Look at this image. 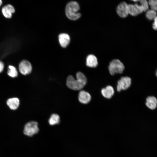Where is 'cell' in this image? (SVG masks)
I'll use <instances>...</instances> for the list:
<instances>
[{
  "label": "cell",
  "mask_w": 157,
  "mask_h": 157,
  "mask_svg": "<svg viewBox=\"0 0 157 157\" xmlns=\"http://www.w3.org/2000/svg\"><path fill=\"white\" fill-rule=\"evenodd\" d=\"M78 99L81 103L83 104H87L90 101L91 96L88 92L82 90L79 92Z\"/></svg>",
  "instance_id": "cell-8"
},
{
  "label": "cell",
  "mask_w": 157,
  "mask_h": 157,
  "mask_svg": "<svg viewBox=\"0 0 157 157\" xmlns=\"http://www.w3.org/2000/svg\"><path fill=\"white\" fill-rule=\"evenodd\" d=\"M116 12L117 15L121 17H126L129 15L128 4L125 1H122L117 6Z\"/></svg>",
  "instance_id": "cell-6"
},
{
  "label": "cell",
  "mask_w": 157,
  "mask_h": 157,
  "mask_svg": "<svg viewBox=\"0 0 157 157\" xmlns=\"http://www.w3.org/2000/svg\"><path fill=\"white\" fill-rule=\"evenodd\" d=\"M38 123L35 121H32L26 123L24 127V133L28 136L31 137L37 133L39 131Z\"/></svg>",
  "instance_id": "cell-4"
},
{
  "label": "cell",
  "mask_w": 157,
  "mask_h": 157,
  "mask_svg": "<svg viewBox=\"0 0 157 157\" xmlns=\"http://www.w3.org/2000/svg\"><path fill=\"white\" fill-rule=\"evenodd\" d=\"M146 106L151 109H155L157 105V100L154 96H149L146 99Z\"/></svg>",
  "instance_id": "cell-13"
},
{
  "label": "cell",
  "mask_w": 157,
  "mask_h": 157,
  "mask_svg": "<svg viewBox=\"0 0 157 157\" xmlns=\"http://www.w3.org/2000/svg\"><path fill=\"white\" fill-rule=\"evenodd\" d=\"M146 16L149 20H152L154 19L157 15L156 11L152 10H148L146 11Z\"/></svg>",
  "instance_id": "cell-17"
},
{
  "label": "cell",
  "mask_w": 157,
  "mask_h": 157,
  "mask_svg": "<svg viewBox=\"0 0 157 157\" xmlns=\"http://www.w3.org/2000/svg\"><path fill=\"white\" fill-rule=\"evenodd\" d=\"M128 12L129 15L133 16H135L141 14L134 4H128Z\"/></svg>",
  "instance_id": "cell-15"
},
{
  "label": "cell",
  "mask_w": 157,
  "mask_h": 157,
  "mask_svg": "<svg viewBox=\"0 0 157 157\" xmlns=\"http://www.w3.org/2000/svg\"><path fill=\"white\" fill-rule=\"evenodd\" d=\"M135 2H138L140 0H130Z\"/></svg>",
  "instance_id": "cell-23"
},
{
  "label": "cell",
  "mask_w": 157,
  "mask_h": 157,
  "mask_svg": "<svg viewBox=\"0 0 157 157\" xmlns=\"http://www.w3.org/2000/svg\"><path fill=\"white\" fill-rule=\"evenodd\" d=\"M131 84L130 78L128 76L122 77L117 82V90L120 92L122 90H126L130 87Z\"/></svg>",
  "instance_id": "cell-5"
},
{
  "label": "cell",
  "mask_w": 157,
  "mask_h": 157,
  "mask_svg": "<svg viewBox=\"0 0 157 157\" xmlns=\"http://www.w3.org/2000/svg\"><path fill=\"white\" fill-rule=\"evenodd\" d=\"M76 79L73 76H69L67 78L66 85L68 88L74 90H79L82 89L86 85L87 80L84 74L81 72L76 74Z\"/></svg>",
  "instance_id": "cell-1"
},
{
  "label": "cell",
  "mask_w": 157,
  "mask_h": 157,
  "mask_svg": "<svg viewBox=\"0 0 157 157\" xmlns=\"http://www.w3.org/2000/svg\"><path fill=\"white\" fill-rule=\"evenodd\" d=\"M156 76H157V70H156Z\"/></svg>",
  "instance_id": "cell-25"
},
{
  "label": "cell",
  "mask_w": 157,
  "mask_h": 157,
  "mask_svg": "<svg viewBox=\"0 0 157 157\" xmlns=\"http://www.w3.org/2000/svg\"><path fill=\"white\" fill-rule=\"evenodd\" d=\"M60 122V117L58 115L53 114L51 115L49 120V123L51 125L58 124Z\"/></svg>",
  "instance_id": "cell-16"
},
{
  "label": "cell",
  "mask_w": 157,
  "mask_h": 157,
  "mask_svg": "<svg viewBox=\"0 0 157 157\" xmlns=\"http://www.w3.org/2000/svg\"><path fill=\"white\" fill-rule=\"evenodd\" d=\"M19 100L17 98L10 99L7 101V105L12 110L17 109L19 106Z\"/></svg>",
  "instance_id": "cell-14"
},
{
  "label": "cell",
  "mask_w": 157,
  "mask_h": 157,
  "mask_svg": "<svg viewBox=\"0 0 157 157\" xmlns=\"http://www.w3.org/2000/svg\"><path fill=\"white\" fill-rule=\"evenodd\" d=\"M102 95L105 98L109 99L112 97L114 93V90L112 87L110 85L106 86L101 90Z\"/></svg>",
  "instance_id": "cell-12"
},
{
  "label": "cell",
  "mask_w": 157,
  "mask_h": 157,
  "mask_svg": "<svg viewBox=\"0 0 157 157\" xmlns=\"http://www.w3.org/2000/svg\"><path fill=\"white\" fill-rule=\"evenodd\" d=\"M8 69V74L9 76L12 77H15L17 76V72L14 66L9 65Z\"/></svg>",
  "instance_id": "cell-19"
},
{
  "label": "cell",
  "mask_w": 157,
  "mask_h": 157,
  "mask_svg": "<svg viewBox=\"0 0 157 157\" xmlns=\"http://www.w3.org/2000/svg\"><path fill=\"white\" fill-rule=\"evenodd\" d=\"M58 40L60 46L63 48H65L69 43L70 37L67 33H61L58 36Z\"/></svg>",
  "instance_id": "cell-9"
},
{
  "label": "cell",
  "mask_w": 157,
  "mask_h": 157,
  "mask_svg": "<svg viewBox=\"0 0 157 157\" xmlns=\"http://www.w3.org/2000/svg\"><path fill=\"white\" fill-rule=\"evenodd\" d=\"M124 66L118 59H114L110 63L108 69L110 73L113 75L115 74H122L124 69Z\"/></svg>",
  "instance_id": "cell-3"
},
{
  "label": "cell",
  "mask_w": 157,
  "mask_h": 157,
  "mask_svg": "<svg viewBox=\"0 0 157 157\" xmlns=\"http://www.w3.org/2000/svg\"><path fill=\"white\" fill-rule=\"evenodd\" d=\"M148 2L151 9L157 11V0H148Z\"/></svg>",
  "instance_id": "cell-20"
},
{
  "label": "cell",
  "mask_w": 157,
  "mask_h": 157,
  "mask_svg": "<svg viewBox=\"0 0 157 157\" xmlns=\"http://www.w3.org/2000/svg\"><path fill=\"white\" fill-rule=\"evenodd\" d=\"M2 4V1L1 0H0V6Z\"/></svg>",
  "instance_id": "cell-24"
},
{
  "label": "cell",
  "mask_w": 157,
  "mask_h": 157,
  "mask_svg": "<svg viewBox=\"0 0 157 157\" xmlns=\"http://www.w3.org/2000/svg\"><path fill=\"white\" fill-rule=\"evenodd\" d=\"M139 2L140 4L139 5L143 12H146L148 10L149 5L147 0H140Z\"/></svg>",
  "instance_id": "cell-18"
},
{
  "label": "cell",
  "mask_w": 157,
  "mask_h": 157,
  "mask_svg": "<svg viewBox=\"0 0 157 157\" xmlns=\"http://www.w3.org/2000/svg\"><path fill=\"white\" fill-rule=\"evenodd\" d=\"M80 9V5L77 2L75 1H70L66 6V15L70 20H77L81 17V13L78 12Z\"/></svg>",
  "instance_id": "cell-2"
},
{
  "label": "cell",
  "mask_w": 157,
  "mask_h": 157,
  "mask_svg": "<svg viewBox=\"0 0 157 157\" xmlns=\"http://www.w3.org/2000/svg\"><path fill=\"white\" fill-rule=\"evenodd\" d=\"M154 22L152 24V27L154 29L157 30V15L154 19Z\"/></svg>",
  "instance_id": "cell-21"
},
{
  "label": "cell",
  "mask_w": 157,
  "mask_h": 157,
  "mask_svg": "<svg viewBox=\"0 0 157 157\" xmlns=\"http://www.w3.org/2000/svg\"><path fill=\"white\" fill-rule=\"evenodd\" d=\"M2 12L5 17L9 18L12 17V13L15 12V9L12 6L8 4L2 8Z\"/></svg>",
  "instance_id": "cell-11"
},
{
  "label": "cell",
  "mask_w": 157,
  "mask_h": 157,
  "mask_svg": "<svg viewBox=\"0 0 157 157\" xmlns=\"http://www.w3.org/2000/svg\"><path fill=\"white\" fill-rule=\"evenodd\" d=\"M4 68V65L3 62L0 61V73L1 72Z\"/></svg>",
  "instance_id": "cell-22"
},
{
  "label": "cell",
  "mask_w": 157,
  "mask_h": 157,
  "mask_svg": "<svg viewBox=\"0 0 157 157\" xmlns=\"http://www.w3.org/2000/svg\"><path fill=\"white\" fill-rule=\"evenodd\" d=\"M86 65L90 67L95 68L98 65V61L97 57L94 55H88L86 58Z\"/></svg>",
  "instance_id": "cell-10"
},
{
  "label": "cell",
  "mask_w": 157,
  "mask_h": 157,
  "mask_svg": "<svg viewBox=\"0 0 157 157\" xmlns=\"http://www.w3.org/2000/svg\"><path fill=\"white\" fill-rule=\"evenodd\" d=\"M19 69L22 74L26 75L30 74L32 70V67L31 63L28 60L22 61L19 65Z\"/></svg>",
  "instance_id": "cell-7"
}]
</instances>
